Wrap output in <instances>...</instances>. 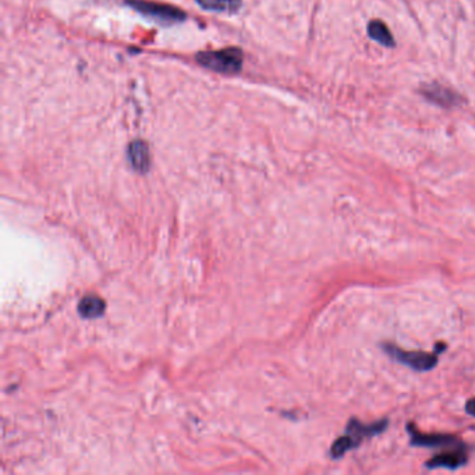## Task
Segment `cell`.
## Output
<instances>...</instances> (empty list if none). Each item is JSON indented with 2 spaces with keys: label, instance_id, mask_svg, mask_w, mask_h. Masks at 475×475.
Segmentation results:
<instances>
[{
  "label": "cell",
  "instance_id": "8992f818",
  "mask_svg": "<svg viewBox=\"0 0 475 475\" xmlns=\"http://www.w3.org/2000/svg\"><path fill=\"white\" fill-rule=\"evenodd\" d=\"M408 432L411 437V444L414 446H425V447H454L463 444V442L456 439L452 435H425L412 427L407 425Z\"/></svg>",
  "mask_w": 475,
  "mask_h": 475
},
{
  "label": "cell",
  "instance_id": "3957f363",
  "mask_svg": "<svg viewBox=\"0 0 475 475\" xmlns=\"http://www.w3.org/2000/svg\"><path fill=\"white\" fill-rule=\"evenodd\" d=\"M126 3L141 13L142 16L162 24V26H171L181 23L187 18L186 13L171 4H164V3H155L151 0H126Z\"/></svg>",
  "mask_w": 475,
  "mask_h": 475
},
{
  "label": "cell",
  "instance_id": "7a4b0ae2",
  "mask_svg": "<svg viewBox=\"0 0 475 475\" xmlns=\"http://www.w3.org/2000/svg\"><path fill=\"white\" fill-rule=\"evenodd\" d=\"M197 62L204 68L216 73L235 74L242 68V52L238 48L222 50H208L197 55Z\"/></svg>",
  "mask_w": 475,
  "mask_h": 475
},
{
  "label": "cell",
  "instance_id": "7c38bea8",
  "mask_svg": "<svg viewBox=\"0 0 475 475\" xmlns=\"http://www.w3.org/2000/svg\"><path fill=\"white\" fill-rule=\"evenodd\" d=\"M466 411H467L470 415L475 417V397L470 399V400L467 402V405H466Z\"/></svg>",
  "mask_w": 475,
  "mask_h": 475
},
{
  "label": "cell",
  "instance_id": "5b68a950",
  "mask_svg": "<svg viewBox=\"0 0 475 475\" xmlns=\"http://www.w3.org/2000/svg\"><path fill=\"white\" fill-rule=\"evenodd\" d=\"M469 460L467 450L464 449V443L456 447H452L450 452H444L434 459L428 460L425 466L428 469H449V470H456L461 466H464Z\"/></svg>",
  "mask_w": 475,
  "mask_h": 475
},
{
  "label": "cell",
  "instance_id": "6da1fadb",
  "mask_svg": "<svg viewBox=\"0 0 475 475\" xmlns=\"http://www.w3.org/2000/svg\"><path fill=\"white\" fill-rule=\"evenodd\" d=\"M388 427V420H382L371 425L361 424L357 418H351L347 424L346 435L336 439L331 447V456L333 459H340L346 452L356 449L361 444L365 438H373L378 434H382Z\"/></svg>",
  "mask_w": 475,
  "mask_h": 475
},
{
  "label": "cell",
  "instance_id": "30bf717a",
  "mask_svg": "<svg viewBox=\"0 0 475 475\" xmlns=\"http://www.w3.org/2000/svg\"><path fill=\"white\" fill-rule=\"evenodd\" d=\"M197 3L209 11L235 14L242 6V0H197Z\"/></svg>",
  "mask_w": 475,
  "mask_h": 475
},
{
  "label": "cell",
  "instance_id": "277c9868",
  "mask_svg": "<svg viewBox=\"0 0 475 475\" xmlns=\"http://www.w3.org/2000/svg\"><path fill=\"white\" fill-rule=\"evenodd\" d=\"M383 350L399 363H403L420 373L431 371L438 365V351H435V354L427 351H406L393 344L383 346Z\"/></svg>",
  "mask_w": 475,
  "mask_h": 475
},
{
  "label": "cell",
  "instance_id": "8fae6325",
  "mask_svg": "<svg viewBox=\"0 0 475 475\" xmlns=\"http://www.w3.org/2000/svg\"><path fill=\"white\" fill-rule=\"evenodd\" d=\"M105 301L98 296H87L80 301L78 311L84 318H98L105 312Z\"/></svg>",
  "mask_w": 475,
  "mask_h": 475
},
{
  "label": "cell",
  "instance_id": "ba28073f",
  "mask_svg": "<svg viewBox=\"0 0 475 475\" xmlns=\"http://www.w3.org/2000/svg\"><path fill=\"white\" fill-rule=\"evenodd\" d=\"M421 92L424 94L427 100L438 103L441 106H453L460 101V97L457 94H454L453 91L438 85V84L427 85V88H424Z\"/></svg>",
  "mask_w": 475,
  "mask_h": 475
},
{
  "label": "cell",
  "instance_id": "9c48e42d",
  "mask_svg": "<svg viewBox=\"0 0 475 475\" xmlns=\"http://www.w3.org/2000/svg\"><path fill=\"white\" fill-rule=\"evenodd\" d=\"M368 35L370 38L373 39L375 42L380 43L382 46H386V48H393L396 45V41L393 38V35L390 33V30L388 28V26L380 21V20H373L370 21L368 24Z\"/></svg>",
  "mask_w": 475,
  "mask_h": 475
},
{
  "label": "cell",
  "instance_id": "52a82bcc",
  "mask_svg": "<svg viewBox=\"0 0 475 475\" xmlns=\"http://www.w3.org/2000/svg\"><path fill=\"white\" fill-rule=\"evenodd\" d=\"M129 161L133 166V169L145 173L149 169L151 165V155H149V148L146 142L137 139L134 142L130 144L129 146Z\"/></svg>",
  "mask_w": 475,
  "mask_h": 475
}]
</instances>
